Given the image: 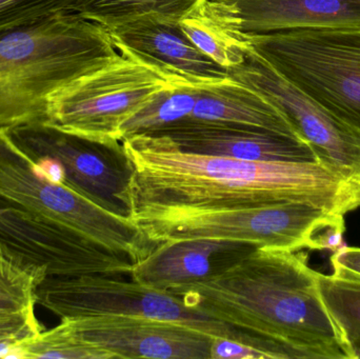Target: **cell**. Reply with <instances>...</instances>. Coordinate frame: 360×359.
I'll return each instance as SVG.
<instances>
[{"instance_id": "obj_6", "label": "cell", "mask_w": 360, "mask_h": 359, "mask_svg": "<svg viewBox=\"0 0 360 359\" xmlns=\"http://www.w3.org/2000/svg\"><path fill=\"white\" fill-rule=\"evenodd\" d=\"M248 38L279 75L360 132V29L283 30Z\"/></svg>"}, {"instance_id": "obj_1", "label": "cell", "mask_w": 360, "mask_h": 359, "mask_svg": "<svg viewBox=\"0 0 360 359\" xmlns=\"http://www.w3.org/2000/svg\"><path fill=\"white\" fill-rule=\"evenodd\" d=\"M122 143L131 172L130 216L166 209L234 210L294 202L340 215L360 208V185L319 164L188 153L167 137L154 135L128 137Z\"/></svg>"}, {"instance_id": "obj_17", "label": "cell", "mask_w": 360, "mask_h": 359, "mask_svg": "<svg viewBox=\"0 0 360 359\" xmlns=\"http://www.w3.org/2000/svg\"><path fill=\"white\" fill-rule=\"evenodd\" d=\"M186 120L256 129L300 138L285 113L266 95L232 77L207 84Z\"/></svg>"}, {"instance_id": "obj_8", "label": "cell", "mask_w": 360, "mask_h": 359, "mask_svg": "<svg viewBox=\"0 0 360 359\" xmlns=\"http://www.w3.org/2000/svg\"><path fill=\"white\" fill-rule=\"evenodd\" d=\"M172 81L177 80L120 54L57 93L48 124L88 141L116 145L122 143L124 122Z\"/></svg>"}, {"instance_id": "obj_5", "label": "cell", "mask_w": 360, "mask_h": 359, "mask_svg": "<svg viewBox=\"0 0 360 359\" xmlns=\"http://www.w3.org/2000/svg\"><path fill=\"white\" fill-rule=\"evenodd\" d=\"M0 202L133 263L145 259L158 246L130 218L101 208L65 183L42 176L35 160L4 128H0Z\"/></svg>"}, {"instance_id": "obj_19", "label": "cell", "mask_w": 360, "mask_h": 359, "mask_svg": "<svg viewBox=\"0 0 360 359\" xmlns=\"http://www.w3.org/2000/svg\"><path fill=\"white\" fill-rule=\"evenodd\" d=\"M209 84L177 80L167 84L124 122L122 141L136 135H152L188 119Z\"/></svg>"}, {"instance_id": "obj_22", "label": "cell", "mask_w": 360, "mask_h": 359, "mask_svg": "<svg viewBox=\"0 0 360 359\" xmlns=\"http://www.w3.org/2000/svg\"><path fill=\"white\" fill-rule=\"evenodd\" d=\"M321 301L349 359H360V278L317 272Z\"/></svg>"}, {"instance_id": "obj_13", "label": "cell", "mask_w": 360, "mask_h": 359, "mask_svg": "<svg viewBox=\"0 0 360 359\" xmlns=\"http://www.w3.org/2000/svg\"><path fill=\"white\" fill-rule=\"evenodd\" d=\"M120 54L150 65L172 79L215 84L230 77L198 50L179 22L147 16L107 30Z\"/></svg>"}, {"instance_id": "obj_15", "label": "cell", "mask_w": 360, "mask_h": 359, "mask_svg": "<svg viewBox=\"0 0 360 359\" xmlns=\"http://www.w3.org/2000/svg\"><path fill=\"white\" fill-rule=\"evenodd\" d=\"M256 248L229 240H169L133 263L130 276L139 284L169 291L217 275Z\"/></svg>"}, {"instance_id": "obj_27", "label": "cell", "mask_w": 360, "mask_h": 359, "mask_svg": "<svg viewBox=\"0 0 360 359\" xmlns=\"http://www.w3.org/2000/svg\"><path fill=\"white\" fill-rule=\"evenodd\" d=\"M333 274L360 278V248L342 247L331 256Z\"/></svg>"}, {"instance_id": "obj_16", "label": "cell", "mask_w": 360, "mask_h": 359, "mask_svg": "<svg viewBox=\"0 0 360 359\" xmlns=\"http://www.w3.org/2000/svg\"><path fill=\"white\" fill-rule=\"evenodd\" d=\"M243 33L360 29V0H215Z\"/></svg>"}, {"instance_id": "obj_18", "label": "cell", "mask_w": 360, "mask_h": 359, "mask_svg": "<svg viewBox=\"0 0 360 359\" xmlns=\"http://www.w3.org/2000/svg\"><path fill=\"white\" fill-rule=\"evenodd\" d=\"M179 25L200 52L228 71L243 65L252 50L248 34L232 25L214 0L203 2Z\"/></svg>"}, {"instance_id": "obj_21", "label": "cell", "mask_w": 360, "mask_h": 359, "mask_svg": "<svg viewBox=\"0 0 360 359\" xmlns=\"http://www.w3.org/2000/svg\"><path fill=\"white\" fill-rule=\"evenodd\" d=\"M207 0H80L75 13L105 30L141 17L180 22Z\"/></svg>"}, {"instance_id": "obj_24", "label": "cell", "mask_w": 360, "mask_h": 359, "mask_svg": "<svg viewBox=\"0 0 360 359\" xmlns=\"http://www.w3.org/2000/svg\"><path fill=\"white\" fill-rule=\"evenodd\" d=\"M80 0H0V34L59 12H74Z\"/></svg>"}, {"instance_id": "obj_23", "label": "cell", "mask_w": 360, "mask_h": 359, "mask_svg": "<svg viewBox=\"0 0 360 359\" xmlns=\"http://www.w3.org/2000/svg\"><path fill=\"white\" fill-rule=\"evenodd\" d=\"M8 358L57 359H112L103 350L86 343L67 320L37 337L23 341L11 350Z\"/></svg>"}, {"instance_id": "obj_2", "label": "cell", "mask_w": 360, "mask_h": 359, "mask_svg": "<svg viewBox=\"0 0 360 359\" xmlns=\"http://www.w3.org/2000/svg\"><path fill=\"white\" fill-rule=\"evenodd\" d=\"M169 292L210 318L277 344L290 358L349 359L304 253L256 248L217 275Z\"/></svg>"}, {"instance_id": "obj_12", "label": "cell", "mask_w": 360, "mask_h": 359, "mask_svg": "<svg viewBox=\"0 0 360 359\" xmlns=\"http://www.w3.org/2000/svg\"><path fill=\"white\" fill-rule=\"evenodd\" d=\"M63 320L112 359H210L214 337L186 325L155 318L93 315Z\"/></svg>"}, {"instance_id": "obj_14", "label": "cell", "mask_w": 360, "mask_h": 359, "mask_svg": "<svg viewBox=\"0 0 360 359\" xmlns=\"http://www.w3.org/2000/svg\"><path fill=\"white\" fill-rule=\"evenodd\" d=\"M152 135L167 137L188 153L248 162L319 164L302 139L269 131L184 120Z\"/></svg>"}, {"instance_id": "obj_4", "label": "cell", "mask_w": 360, "mask_h": 359, "mask_svg": "<svg viewBox=\"0 0 360 359\" xmlns=\"http://www.w3.org/2000/svg\"><path fill=\"white\" fill-rule=\"evenodd\" d=\"M149 242L218 240L298 252H336L346 232L345 215L308 202L234 210L146 211L130 216Z\"/></svg>"}, {"instance_id": "obj_20", "label": "cell", "mask_w": 360, "mask_h": 359, "mask_svg": "<svg viewBox=\"0 0 360 359\" xmlns=\"http://www.w3.org/2000/svg\"><path fill=\"white\" fill-rule=\"evenodd\" d=\"M49 276L46 265L0 240V316L35 310L38 291Z\"/></svg>"}, {"instance_id": "obj_26", "label": "cell", "mask_w": 360, "mask_h": 359, "mask_svg": "<svg viewBox=\"0 0 360 359\" xmlns=\"http://www.w3.org/2000/svg\"><path fill=\"white\" fill-rule=\"evenodd\" d=\"M274 359L270 352L255 346L214 337L210 348V359Z\"/></svg>"}, {"instance_id": "obj_11", "label": "cell", "mask_w": 360, "mask_h": 359, "mask_svg": "<svg viewBox=\"0 0 360 359\" xmlns=\"http://www.w3.org/2000/svg\"><path fill=\"white\" fill-rule=\"evenodd\" d=\"M0 240L46 265L50 276H120L130 269L122 255L0 202Z\"/></svg>"}, {"instance_id": "obj_3", "label": "cell", "mask_w": 360, "mask_h": 359, "mask_svg": "<svg viewBox=\"0 0 360 359\" xmlns=\"http://www.w3.org/2000/svg\"><path fill=\"white\" fill-rule=\"evenodd\" d=\"M118 55L105 27L74 12L0 34V128L48 124L57 93Z\"/></svg>"}, {"instance_id": "obj_10", "label": "cell", "mask_w": 360, "mask_h": 359, "mask_svg": "<svg viewBox=\"0 0 360 359\" xmlns=\"http://www.w3.org/2000/svg\"><path fill=\"white\" fill-rule=\"evenodd\" d=\"M233 79L266 95L310 145L319 164L360 185V132L296 88L250 51L243 65L229 70Z\"/></svg>"}, {"instance_id": "obj_7", "label": "cell", "mask_w": 360, "mask_h": 359, "mask_svg": "<svg viewBox=\"0 0 360 359\" xmlns=\"http://www.w3.org/2000/svg\"><path fill=\"white\" fill-rule=\"evenodd\" d=\"M41 305L60 320L93 315H122L179 322L211 337H226L283 358L277 344L188 307L169 291L158 290L120 276H49L38 291Z\"/></svg>"}, {"instance_id": "obj_9", "label": "cell", "mask_w": 360, "mask_h": 359, "mask_svg": "<svg viewBox=\"0 0 360 359\" xmlns=\"http://www.w3.org/2000/svg\"><path fill=\"white\" fill-rule=\"evenodd\" d=\"M32 157L58 160L69 185L101 208L130 217V167L122 143L105 145L63 132L50 124L6 129Z\"/></svg>"}, {"instance_id": "obj_25", "label": "cell", "mask_w": 360, "mask_h": 359, "mask_svg": "<svg viewBox=\"0 0 360 359\" xmlns=\"http://www.w3.org/2000/svg\"><path fill=\"white\" fill-rule=\"evenodd\" d=\"M44 327L36 318L35 310L15 315L0 316V344L12 347L37 337Z\"/></svg>"}]
</instances>
